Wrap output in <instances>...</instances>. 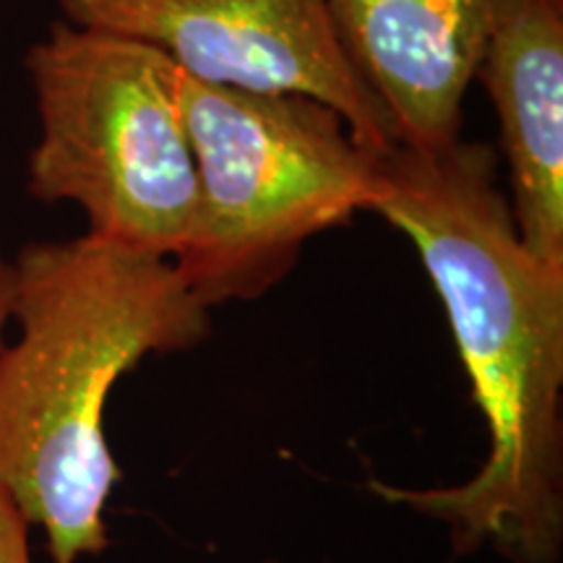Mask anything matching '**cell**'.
<instances>
[{
  "label": "cell",
  "mask_w": 563,
  "mask_h": 563,
  "mask_svg": "<svg viewBox=\"0 0 563 563\" xmlns=\"http://www.w3.org/2000/svg\"><path fill=\"white\" fill-rule=\"evenodd\" d=\"M496 0H329L352 68L397 146L435 152L462 139Z\"/></svg>",
  "instance_id": "8992f818"
},
{
  "label": "cell",
  "mask_w": 563,
  "mask_h": 563,
  "mask_svg": "<svg viewBox=\"0 0 563 563\" xmlns=\"http://www.w3.org/2000/svg\"><path fill=\"white\" fill-rule=\"evenodd\" d=\"M180 108L196 214L175 269L209 311L262 298L311 238L376 209L384 154L365 150L329 104L180 74Z\"/></svg>",
  "instance_id": "3957f363"
},
{
  "label": "cell",
  "mask_w": 563,
  "mask_h": 563,
  "mask_svg": "<svg viewBox=\"0 0 563 563\" xmlns=\"http://www.w3.org/2000/svg\"><path fill=\"white\" fill-rule=\"evenodd\" d=\"M40 139L26 188L74 203L91 235L175 258L196 214L180 70L154 47L60 19L26 53Z\"/></svg>",
  "instance_id": "277c9868"
},
{
  "label": "cell",
  "mask_w": 563,
  "mask_h": 563,
  "mask_svg": "<svg viewBox=\"0 0 563 563\" xmlns=\"http://www.w3.org/2000/svg\"><path fill=\"white\" fill-rule=\"evenodd\" d=\"M63 13L139 40L211 87L302 95L342 115L365 150H397L336 34L329 0H63Z\"/></svg>",
  "instance_id": "5b68a950"
},
{
  "label": "cell",
  "mask_w": 563,
  "mask_h": 563,
  "mask_svg": "<svg viewBox=\"0 0 563 563\" xmlns=\"http://www.w3.org/2000/svg\"><path fill=\"white\" fill-rule=\"evenodd\" d=\"M262 563H279V561H262Z\"/></svg>",
  "instance_id": "30bf717a"
},
{
  "label": "cell",
  "mask_w": 563,
  "mask_h": 563,
  "mask_svg": "<svg viewBox=\"0 0 563 563\" xmlns=\"http://www.w3.org/2000/svg\"><path fill=\"white\" fill-rule=\"evenodd\" d=\"M0 350V488L42 527L55 563L108 548L104 506L121 470L104 441V405L146 355L191 350L211 332L175 262L84 235L30 243L13 262Z\"/></svg>",
  "instance_id": "7a4b0ae2"
},
{
  "label": "cell",
  "mask_w": 563,
  "mask_h": 563,
  "mask_svg": "<svg viewBox=\"0 0 563 563\" xmlns=\"http://www.w3.org/2000/svg\"><path fill=\"white\" fill-rule=\"evenodd\" d=\"M11 302H13V264L5 262L0 253V350H3L5 323L11 321Z\"/></svg>",
  "instance_id": "9c48e42d"
},
{
  "label": "cell",
  "mask_w": 563,
  "mask_h": 563,
  "mask_svg": "<svg viewBox=\"0 0 563 563\" xmlns=\"http://www.w3.org/2000/svg\"><path fill=\"white\" fill-rule=\"evenodd\" d=\"M475 81L498 115L519 238L563 269V0H496Z\"/></svg>",
  "instance_id": "52a82bcc"
},
{
  "label": "cell",
  "mask_w": 563,
  "mask_h": 563,
  "mask_svg": "<svg viewBox=\"0 0 563 563\" xmlns=\"http://www.w3.org/2000/svg\"><path fill=\"white\" fill-rule=\"evenodd\" d=\"M373 211L415 243L446 308L490 452L460 485L371 483V490L446 525L456 553L493 548L511 563H559L563 269L525 249L496 154L483 141L384 154Z\"/></svg>",
  "instance_id": "6da1fadb"
},
{
  "label": "cell",
  "mask_w": 563,
  "mask_h": 563,
  "mask_svg": "<svg viewBox=\"0 0 563 563\" xmlns=\"http://www.w3.org/2000/svg\"><path fill=\"white\" fill-rule=\"evenodd\" d=\"M0 563H32L30 522L3 488H0Z\"/></svg>",
  "instance_id": "ba28073f"
}]
</instances>
